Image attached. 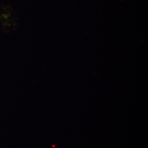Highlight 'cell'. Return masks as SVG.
<instances>
[]
</instances>
